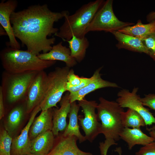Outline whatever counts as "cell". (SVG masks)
<instances>
[{
	"label": "cell",
	"instance_id": "cell-16",
	"mask_svg": "<svg viewBox=\"0 0 155 155\" xmlns=\"http://www.w3.org/2000/svg\"><path fill=\"white\" fill-rule=\"evenodd\" d=\"M111 33L118 41V43L116 45L118 49H125L134 52L144 53L148 55V52L141 39L118 31H113Z\"/></svg>",
	"mask_w": 155,
	"mask_h": 155
},
{
	"label": "cell",
	"instance_id": "cell-2",
	"mask_svg": "<svg viewBox=\"0 0 155 155\" xmlns=\"http://www.w3.org/2000/svg\"><path fill=\"white\" fill-rule=\"evenodd\" d=\"M99 103L96 109L98 120L101 122V133L105 140L100 142L99 147L109 148L117 145L116 142L120 139V134L123 128L121 114L124 111L116 101H109L102 97L99 98Z\"/></svg>",
	"mask_w": 155,
	"mask_h": 155
},
{
	"label": "cell",
	"instance_id": "cell-6",
	"mask_svg": "<svg viewBox=\"0 0 155 155\" xmlns=\"http://www.w3.org/2000/svg\"><path fill=\"white\" fill-rule=\"evenodd\" d=\"M70 68L57 67L47 74L44 98L40 104L41 111L56 107L66 91L67 77Z\"/></svg>",
	"mask_w": 155,
	"mask_h": 155
},
{
	"label": "cell",
	"instance_id": "cell-22",
	"mask_svg": "<svg viewBox=\"0 0 155 155\" xmlns=\"http://www.w3.org/2000/svg\"><path fill=\"white\" fill-rule=\"evenodd\" d=\"M118 31L142 39L155 32V20L144 24L139 20L135 24L125 27Z\"/></svg>",
	"mask_w": 155,
	"mask_h": 155
},
{
	"label": "cell",
	"instance_id": "cell-12",
	"mask_svg": "<svg viewBox=\"0 0 155 155\" xmlns=\"http://www.w3.org/2000/svg\"><path fill=\"white\" fill-rule=\"evenodd\" d=\"M41 110L39 105L31 113L29 120L20 134L12 140L11 146V155H26L31 153V141L29 136L30 127L38 113Z\"/></svg>",
	"mask_w": 155,
	"mask_h": 155
},
{
	"label": "cell",
	"instance_id": "cell-28",
	"mask_svg": "<svg viewBox=\"0 0 155 155\" xmlns=\"http://www.w3.org/2000/svg\"><path fill=\"white\" fill-rule=\"evenodd\" d=\"M141 39L148 52V55L155 61V32Z\"/></svg>",
	"mask_w": 155,
	"mask_h": 155
},
{
	"label": "cell",
	"instance_id": "cell-4",
	"mask_svg": "<svg viewBox=\"0 0 155 155\" xmlns=\"http://www.w3.org/2000/svg\"><path fill=\"white\" fill-rule=\"evenodd\" d=\"M104 1L103 0L90 1L71 15L68 12L65 16L63 24L54 35L66 41L73 36L80 38L85 37L88 26Z\"/></svg>",
	"mask_w": 155,
	"mask_h": 155
},
{
	"label": "cell",
	"instance_id": "cell-23",
	"mask_svg": "<svg viewBox=\"0 0 155 155\" xmlns=\"http://www.w3.org/2000/svg\"><path fill=\"white\" fill-rule=\"evenodd\" d=\"M13 107L7 116L6 124V130L11 135L17 129L21 123L26 113H27L26 102Z\"/></svg>",
	"mask_w": 155,
	"mask_h": 155
},
{
	"label": "cell",
	"instance_id": "cell-18",
	"mask_svg": "<svg viewBox=\"0 0 155 155\" xmlns=\"http://www.w3.org/2000/svg\"><path fill=\"white\" fill-rule=\"evenodd\" d=\"M119 135L120 139L127 143L129 150L136 145L144 146L154 141L153 138L143 132L140 128L124 127Z\"/></svg>",
	"mask_w": 155,
	"mask_h": 155
},
{
	"label": "cell",
	"instance_id": "cell-8",
	"mask_svg": "<svg viewBox=\"0 0 155 155\" xmlns=\"http://www.w3.org/2000/svg\"><path fill=\"white\" fill-rule=\"evenodd\" d=\"M78 103L84 115V118L78 116V119L86 140L92 142L101 133V123L98 122L97 115L95 112L98 104L95 100L88 101L84 98L78 101Z\"/></svg>",
	"mask_w": 155,
	"mask_h": 155
},
{
	"label": "cell",
	"instance_id": "cell-34",
	"mask_svg": "<svg viewBox=\"0 0 155 155\" xmlns=\"http://www.w3.org/2000/svg\"><path fill=\"white\" fill-rule=\"evenodd\" d=\"M146 129L149 131V134L150 136L153 138L154 141H155V125L150 128H147Z\"/></svg>",
	"mask_w": 155,
	"mask_h": 155
},
{
	"label": "cell",
	"instance_id": "cell-19",
	"mask_svg": "<svg viewBox=\"0 0 155 155\" xmlns=\"http://www.w3.org/2000/svg\"><path fill=\"white\" fill-rule=\"evenodd\" d=\"M54 136L51 130H48L31 140V153L35 155H47L53 148Z\"/></svg>",
	"mask_w": 155,
	"mask_h": 155
},
{
	"label": "cell",
	"instance_id": "cell-38",
	"mask_svg": "<svg viewBox=\"0 0 155 155\" xmlns=\"http://www.w3.org/2000/svg\"><path fill=\"white\" fill-rule=\"evenodd\" d=\"M35 155L31 153V154H27V155Z\"/></svg>",
	"mask_w": 155,
	"mask_h": 155
},
{
	"label": "cell",
	"instance_id": "cell-24",
	"mask_svg": "<svg viewBox=\"0 0 155 155\" xmlns=\"http://www.w3.org/2000/svg\"><path fill=\"white\" fill-rule=\"evenodd\" d=\"M67 41L69 44L71 56L77 62L82 61L85 56L86 49L89 45L88 39L85 37L80 38L73 36Z\"/></svg>",
	"mask_w": 155,
	"mask_h": 155
},
{
	"label": "cell",
	"instance_id": "cell-3",
	"mask_svg": "<svg viewBox=\"0 0 155 155\" xmlns=\"http://www.w3.org/2000/svg\"><path fill=\"white\" fill-rule=\"evenodd\" d=\"M0 57L5 71L12 73H21L43 71L54 65L55 61L44 60L27 50L7 46L0 52Z\"/></svg>",
	"mask_w": 155,
	"mask_h": 155
},
{
	"label": "cell",
	"instance_id": "cell-26",
	"mask_svg": "<svg viewBox=\"0 0 155 155\" xmlns=\"http://www.w3.org/2000/svg\"><path fill=\"white\" fill-rule=\"evenodd\" d=\"M13 139L6 130L2 129L0 133V155H11Z\"/></svg>",
	"mask_w": 155,
	"mask_h": 155
},
{
	"label": "cell",
	"instance_id": "cell-25",
	"mask_svg": "<svg viewBox=\"0 0 155 155\" xmlns=\"http://www.w3.org/2000/svg\"><path fill=\"white\" fill-rule=\"evenodd\" d=\"M121 117L124 127L140 128L146 126L142 117L136 111L130 108H128L126 112L123 111Z\"/></svg>",
	"mask_w": 155,
	"mask_h": 155
},
{
	"label": "cell",
	"instance_id": "cell-29",
	"mask_svg": "<svg viewBox=\"0 0 155 155\" xmlns=\"http://www.w3.org/2000/svg\"><path fill=\"white\" fill-rule=\"evenodd\" d=\"M83 78L75 74L73 70L70 69L67 75V85L74 87L78 86L81 83Z\"/></svg>",
	"mask_w": 155,
	"mask_h": 155
},
{
	"label": "cell",
	"instance_id": "cell-1",
	"mask_svg": "<svg viewBox=\"0 0 155 155\" xmlns=\"http://www.w3.org/2000/svg\"><path fill=\"white\" fill-rule=\"evenodd\" d=\"M68 11H53L47 4L35 5L12 13L10 22L16 38L25 45L27 50L38 55L41 52L45 53L52 49L55 34L59 29L54 27L55 22L64 18Z\"/></svg>",
	"mask_w": 155,
	"mask_h": 155
},
{
	"label": "cell",
	"instance_id": "cell-33",
	"mask_svg": "<svg viewBox=\"0 0 155 155\" xmlns=\"http://www.w3.org/2000/svg\"><path fill=\"white\" fill-rule=\"evenodd\" d=\"M146 20L149 22L155 20V11L150 12L147 15Z\"/></svg>",
	"mask_w": 155,
	"mask_h": 155
},
{
	"label": "cell",
	"instance_id": "cell-10",
	"mask_svg": "<svg viewBox=\"0 0 155 155\" xmlns=\"http://www.w3.org/2000/svg\"><path fill=\"white\" fill-rule=\"evenodd\" d=\"M47 74L44 71H39L29 89L26 101L27 114L31 113L40 105L44 95Z\"/></svg>",
	"mask_w": 155,
	"mask_h": 155
},
{
	"label": "cell",
	"instance_id": "cell-36",
	"mask_svg": "<svg viewBox=\"0 0 155 155\" xmlns=\"http://www.w3.org/2000/svg\"><path fill=\"white\" fill-rule=\"evenodd\" d=\"M108 149H103L100 150L101 155H107Z\"/></svg>",
	"mask_w": 155,
	"mask_h": 155
},
{
	"label": "cell",
	"instance_id": "cell-17",
	"mask_svg": "<svg viewBox=\"0 0 155 155\" xmlns=\"http://www.w3.org/2000/svg\"><path fill=\"white\" fill-rule=\"evenodd\" d=\"M53 108L42 111L40 115L35 117L30 127L29 136L31 140L40 133L52 129Z\"/></svg>",
	"mask_w": 155,
	"mask_h": 155
},
{
	"label": "cell",
	"instance_id": "cell-14",
	"mask_svg": "<svg viewBox=\"0 0 155 155\" xmlns=\"http://www.w3.org/2000/svg\"><path fill=\"white\" fill-rule=\"evenodd\" d=\"M69 93H67L61 100V106L59 108H53L52 131L54 136H58L59 132L64 131L67 126L66 118L71 109Z\"/></svg>",
	"mask_w": 155,
	"mask_h": 155
},
{
	"label": "cell",
	"instance_id": "cell-7",
	"mask_svg": "<svg viewBox=\"0 0 155 155\" xmlns=\"http://www.w3.org/2000/svg\"><path fill=\"white\" fill-rule=\"evenodd\" d=\"M113 0L104 1L88 26L86 34L91 31L111 33L134 25L132 22L121 21L117 18L113 11Z\"/></svg>",
	"mask_w": 155,
	"mask_h": 155
},
{
	"label": "cell",
	"instance_id": "cell-27",
	"mask_svg": "<svg viewBox=\"0 0 155 155\" xmlns=\"http://www.w3.org/2000/svg\"><path fill=\"white\" fill-rule=\"evenodd\" d=\"M102 67H101L96 69L91 77L90 78L83 77L82 82L79 86L74 87L67 85V91H68L69 93L75 92L87 86L101 74L100 72Z\"/></svg>",
	"mask_w": 155,
	"mask_h": 155
},
{
	"label": "cell",
	"instance_id": "cell-20",
	"mask_svg": "<svg viewBox=\"0 0 155 155\" xmlns=\"http://www.w3.org/2000/svg\"><path fill=\"white\" fill-rule=\"evenodd\" d=\"M101 76V74L93 82L78 91L69 92L70 103L82 100L86 95L97 89L106 87L120 88L116 83L105 80L102 78Z\"/></svg>",
	"mask_w": 155,
	"mask_h": 155
},
{
	"label": "cell",
	"instance_id": "cell-31",
	"mask_svg": "<svg viewBox=\"0 0 155 155\" xmlns=\"http://www.w3.org/2000/svg\"><path fill=\"white\" fill-rule=\"evenodd\" d=\"M142 104L155 111L154 116L155 117V94H145L144 97L140 98Z\"/></svg>",
	"mask_w": 155,
	"mask_h": 155
},
{
	"label": "cell",
	"instance_id": "cell-11",
	"mask_svg": "<svg viewBox=\"0 0 155 155\" xmlns=\"http://www.w3.org/2000/svg\"><path fill=\"white\" fill-rule=\"evenodd\" d=\"M16 0H2L0 3V24L7 33L9 41L7 46L20 49V45L15 37L10 22V17L18 5Z\"/></svg>",
	"mask_w": 155,
	"mask_h": 155
},
{
	"label": "cell",
	"instance_id": "cell-5",
	"mask_svg": "<svg viewBox=\"0 0 155 155\" xmlns=\"http://www.w3.org/2000/svg\"><path fill=\"white\" fill-rule=\"evenodd\" d=\"M39 71L12 73L4 71L2 73L1 86L4 101L9 104L23 100L26 101L29 88Z\"/></svg>",
	"mask_w": 155,
	"mask_h": 155
},
{
	"label": "cell",
	"instance_id": "cell-37",
	"mask_svg": "<svg viewBox=\"0 0 155 155\" xmlns=\"http://www.w3.org/2000/svg\"><path fill=\"white\" fill-rule=\"evenodd\" d=\"M115 151V152H117L119 155H121L122 150L121 148L120 147L117 148Z\"/></svg>",
	"mask_w": 155,
	"mask_h": 155
},
{
	"label": "cell",
	"instance_id": "cell-9",
	"mask_svg": "<svg viewBox=\"0 0 155 155\" xmlns=\"http://www.w3.org/2000/svg\"><path fill=\"white\" fill-rule=\"evenodd\" d=\"M138 90V87H134L130 92L126 89H121L117 94L116 101L121 107L130 108L139 113L144 118L146 126L155 124L154 116L140 100V97L137 94Z\"/></svg>",
	"mask_w": 155,
	"mask_h": 155
},
{
	"label": "cell",
	"instance_id": "cell-13",
	"mask_svg": "<svg viewBox=\"0 0 155 155\" xmlns=\"http://www.w3.org/2000/svg\"><path fill=\"white\" fill-rule=\"evenodd\" d=\"M78 140L74 135L64 136L62 135L54 142L53 148L47 155H92L78 148L77 144Z\"/></svg>",
	"mask_w": 155,
	"mask_h": 155
},
{
	"label": "cell",
	"instance_id": "cell-15",
	"mask_svg": "<svg viewBox=\"0 0 155 155\" xmlns=\"http://www.w3.org/2000/svg\"><path fill=\"white\" fill-rule=\"evenodd\" d=\"M38 56L42 60H58L64 62L66 66L70 68L77 64V61L71 56L69 48L63 45L62 41L53 46L49 52L40 54Z\"/></svg>",
	"mask_w": 155,
	"mask_h": 155
},
{
	"label": "cell",
	"instance_id": "cell-35",
	"mask_svg": "<svg viewBox=\"0 0 155 155\" xmlns=\"http://www.w3.org/2000/svg\"><path fill=\"white\" fill-rule=\"evenodd\" d=\"M0 36H7L6 31L1 25H0Z\"/></svg>",
	"mask_w": 155,
	"mask_h": 155
},
{
	"label": "cell",
	"instance_id": "cell-32",
	"mask_svg": "<svg viewBox=\"0 0 155 155\" xmlns=\"http://www.w3.org/2000/svg\"><path fill=\"white\" fill-rule=\"evenodd\" d=\"M5 110L4 101L1 88L0 87V119H1L4 116Z\"/></svg>",
	"mask_w": 155,
	"mask_h": 155
},
{
	"label": "cell",
	"instance_id": "cell-30",
	"mask_svg": "<svg viewBox=\"0 0 155 155\" xmlns=\"http://www.w3.org/2000/svg\"><path fill=\"white\" fill-rule=\"evenodd\" d=\"M135 155H155V141L141 147Z\"/></svg>",
	"mask_w": 155,
	"mask_h": 155
},
{
	"label": "cell",
	"instance_id": "cell-21",
	"mask_svg": "<svg viewBox=\"0 0 155 155\" xmlns=\"http://www.w3.org/2000/svg\"><path fill=\"white\" fill-rule=\"evenodd\" d=\"M80 106L75 101L71 103V109L69 114V122L63 135L64 136H75L82 143L86 140L85 136L80 132L78 123V113Z\"/></svg>",
	"mask_w": 155,
	"mask_h": 155
}]
</instances>
